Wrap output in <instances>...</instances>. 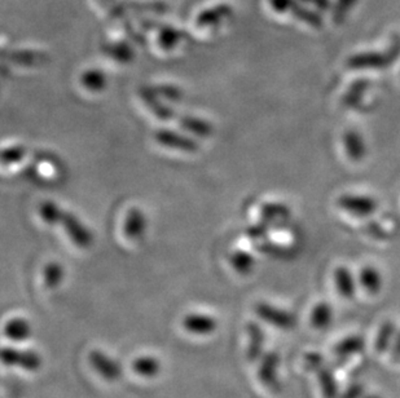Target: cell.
<instances>
[{
    "label": "cell",
    "instance_id": "obj_4",
    "mask_svg": "<svg viewBox=\"0 0 400 398\" xmlns=\"http://www.w3.org/2000/svg\"><path fill=\"white\" fill-rule=\"evenodd\" d=\"M88 362L92 366V369L107 381H116L122 375L121 363L116 359L109 357L101 350H91L88 354Z\"/></svg>",
    "mask_w": 400,
    "mask_h": 398
},
{
    "label": "cell",
    "instance_id": "obj_18",
    "mask_svg": "<svg viewBox=\"0 0 400 398\" xmlns=\"http://www.w3.org/2000/svg\"><path fill=\"white\" fill-rule=\"evenodd\" d=\"M161 369V361L153 356H141L132 362V370L143 378H156Z\"/></svg>",
    "mask_w": 400,
    "mask_h": 398
},
{
    "label": "cell",
    "instance_id": "obj_21",
    "mask_svg": "<svg viewBox=\"0 0 400 398\" xmlns=\"http://www.w3.org/2000/svg\"><path fill=\"white\" fill-rule=\"evenodd\" d=\"M80 83L91 92H101L107 88V74L98 69H88L80 75Z\"/></svg>",
    "mask_w": 400,
    "mask_h": 398
},
{
    "label": "cell",
    "instance_id": "obj_5",
    "mask_svg": "<svg viewBox=\"0 0 400 398\" xmlns=\"http://www.w3.org/2000/svg\"><path fill=\"white\" fill-rule=\"evenodd\" d=\"M60 224L64 226L69 238L80 248H87L92 243V234L87 226L79 220L74 214L64 211L60 219Z\"/></svg>",
    "mask_w": 400,
    "mask_h": 398
},
{
    "label": "cell",
    "instance_id": "obj_7",
    "mask_svg": "<svg viewBox=\"0 0 400 398\" xmlns=\"http://www.w3.org/2000/svg\"><path fill=\"white\" fill-rule=\"evenodd\" d=\"M139 96L141 98V101L147 105L148 109L156 116L159 120L164 122H168L175 117L174 110L170 107H167L166 104H164L159 100V95L157 93L156 88L148 87V86H143L139 89Z\"/></svg>",
    "mask_w": 400,
    "mask_h": 398
},
{
    "label": "cell",
    "instance_id": "obj_8",
    "mask_svg": "<svg viewBox=\"0 0 400 398\" xmlns=\"http://www.w3.org/2000/svg\"><path fill=\"white\" fill-rule=\"evenodd\" d=\"M279 354L276 352H268L261 359L258 370V378L264 386L274 392L280 390V383L277 378V366H279Z\"/></svg>",
    "mask_w": 400,
    "mask_h": 398
},
{
    "label": "cell",
    "instance_id": "obj_1",
    "mask_svg": "<svg viewBox=\"0 0 400 398\" xmlns=\"http://www.w3.org/2000/svg\"><path fill=\"white\" fill-rule=\"evenodd\" d=\"M1 362L6 366H17L26 371H38L42 368V357L35 350H21L6 347L1 350Z\"/></svg>",
    "mask_w": 400,
    "mask_h": 398
},
{
    "label": "cell",
    "instance_id": "obj_22",
    "mask_svg": "<svg viewBox=\"0 0 400 398\" xmlns=\"http://www.w3.org/2000/svg\"><path fill=\"white\" fill-rule=\"evenodd\" d=\"M310 320H311V325L313 327L318 330H324V329L329 327L333 320L332 307L325 301L319 302L318 305H315Z\"/></svg>",
    "mask_w": 400,
    "mask_h": 398
},
{
    "label": "cell",
    "instance_id": "obj_14",
    "mask_svg": "<svg viewBox=\"0 0 400 398\" xmlns=\"http://www.w3.org/2000/svg\"><path fill=\"white\" fill-rule=\"evenodd\" d=\"M334 282L338 293L345 299H352L356 292V281L347 266H337L334 271Z\"/></svg>",
    "mask_w": 400,
    "mask_h": 398
},
{
    "label": "cell",
    "instance_id": "obj_2",
    "mask_svg": "<svg viewBox=\"0 0 400 398\" xmlns=\"http://www.w3.org/2000/svg\"><path fill=\"white\" fill-rule=\"evenodd\" d=\"M337 204L345 212L358 217L371 216L379 208V202L371 195H343L338 197Z\"/></svg>",
    "mask_w": 400,
    "mask_h": 398
},
{
    "label": "cell",
    "instance_id": "obj_13",
    "mask_svg": "<svg viewBox=\"0 0 400 398\" xmlns=\"http://www.w3.org/2000/svg\"><path fill=\"white\" fill-rule=\"evenodd\" d=\"M249 335V345L246 350V357L249 361H256L262 357L264 347V332L256 322H249L246 326Z\"/></svg>",
    "mask_w": 400,
    "mask_h": 398
},
{
    "label": "cell",
    "instance_id": "obj_17",
    "mask_svg": "<svg viewBox=\"0 0 400 398\" xmlns=\"http://www.w3.org/2000/svg\"><path fill=\"white\" fill-rule=\"evenodd\" d=\"M103 52L107 57L116 60L121 64L131 62L135 57V52L130 43L127 42H116V43H107L103 46Z\"/></svg>",
    "mask_w": 400,
    "mask_h": 398
},
{
    "label": "cell",
    "instance_id": "obj_16",
    "mask_svg": "<svg viewBox=\"0 0 400 398\" xmlns=\"http://www.w3.org/2000/svg\"><path fill=\"white\" fill-rule=\"evenodd\" d=\"M177 118L179 125L183 127L186 131H189L191 134L197 135L200 137H209L213 135L214 132V127L207 122L205 119L201 118L192 117V116H180Z\"/></svg>",
    "mask_w": 400,
    "mask_h": 398
},
{
    "label": "cell",
    "instance_id": "obj_11",
    "mask_svg": "<svg viewBox=\"0 0 400 398\" xmlns=\"http://www.w3.org/2000/svg\"><path fill=\"white\" fill-rule=\"evenodd\" d=\"M234 15V8L229 4H218L211 8L202 10L197 19L195 25L198 28H209V26H216L219 25L225 19H228Z\"/></svg>",
    "mask_w": 400,
    "mask_h": 398
},
{
    "label": "cell",
    "instance_id": "obj_23",
    "mask_svg": "<svg viewBox=\"0 0 400 398\" xmlns=\"http://www.w3.org/2000/svg\"><path fill=\"white\" fill-rule=\"evenodd\" d=\"M183 37H184V33L182 30L165 25L158 31V44L165 51H171L175 48L179 42L183 39Z\"/></svg>",
    "mask_w": 400,
    "mask_h": 398
},
{
    "label": "cell",
    "instance_id": "obj_20",
    "mask_svg": "<svg viewBox=\"0 0 400 398\" xmlns=\"http://www.w3.org/2000/svg\"><path fill=\"white\" fill-rule=\"evenodd\" d=\"M4 334L8 339L13 340V341H24V340L29 339L31 335V326L25 318L16 317L6 323Z\"/></svg>",
    "mask_w": 400,
    "mask_h": 398
},
{
    "label": "cell",
    "instance_id": "obj_32",
    "mask_svg": "<svg viewBox=\"0 0 400 398\" xmlns=\"http://www.w3.org/2000/svg\"><path fill=\"white\" fill-rule=\"evenodd\" d=\"M267 233V226L264 224H256L247 230V235L252 238H262Z\"/></svg>",
    "mask_w": 400,
    "mask_h": 398
},
{
    "label": "cell",
    "instance_id": "obj_12",
    "mask_svg": "<svg viewBox=\"0 0 400 398\" xmlns=\"http://www.w3.org/2000/svg\"><path fill=\"white\" fill-rule=\"evenodd\" d=\"M147 228V217L137 207L130 208L123 225V233L128 239L140 238Z\"/></svg>",
    "mask_w": 400,
    "mask_h": 398
},
{
    "label": "cell",
    "instance_id": "obj_10",
    "mask_svg": "<svg viewBox=\"0 0 400 398\" xmlns=\"http://www.w3.org/2000/svg\"><path fill=\"white\" fill-rule=\"evenodd\" d=\"M183 327L188 332L195 335H210L218 327V323L214 317L207 314H197L191 313L183 318Z\"/></svg>",
    "mask_w": 400,
    "mask_h": 398
},
{
    "label": "cell",
    "instance_id": "obj_31",
    "mask_svg": "<svg viewBox=\"0 0 400 398\" xmlns=\"http://www.w3.org/2000/svg\"><path fill=\"white\" fill-rule=\"evenodd\" d=\"M361 347H363V341H361L360 338H349V339L345 340V341H342L341 344L338 345V353L340 354H347V353H354V352H356V350H360Z\"/></svg>",
    "mask_w": 400,
    "mask_h": 398
},
{
    "label": "cell",
    "instance_id": "obj_15",
    "mask_svg": "<svg viewBox=\"0 0 400 398\" xmlns=\"http://www.w3.org/2000/svg\"><path fill=\"white\" fill-rule=\"evenodd\" d=\"M359 283L369 295H377L382 289V275L377 268L372 265L363 266L359 272Z\"/></svg>",
    "mask_w": 400,
    "mask_h": 398
},
{
    "label": "cell",
    "instance_id": "obj_6",
    "mask_svg": "<svg viewBox=\"0 0 400 398\" xmlns=\"http://www.w3.org/2000/svg\"><path fill=\"white\" fill-rule=\"evenodd\" d=\"M155 138L159 145L166 146L170 149H176L184 153H197L198 143L192 137L184 136L170 129H158L155 134Z\"/></svg>",
    "mask_w": 400,
    "mask_h": 398
},
{
    "label": "cell",
    "instance_id": "obj_30",
    "mask_svg": "<svg viewBox=\"0 0 400 398\" xmlns=\"http://www.w3.org/2000/svg\"><path fill=\"white\" fill-rule=\"evenodd\" d=\"M394 331H395V327H394V325L391 322H385L382 325L379 338H377V348L379 350H383L388 348Z\"/></svg>",
    "mask_w": 400,
    "mask_h": 398
},
{
    "label": "cell",
    "instance_id": "obj_25",
    "mask_svg": "<svg viewBox=\"0 0 400 398\" xmlns=\"http://www.w3.org/2000/svg\"><path fill=\"white\" fill-rule=\"evenodd\" d=\"M290 210L283 203H266L262 207V217L266 221H283L289 219Z\"/></svg>",
    "mask_w": 400,
    "mask_h": 398
},
{
    "label": "cell",
    "instance_id": "obj_9",
    "mask_svg": "<svg viewBox=\"0 0 400 398\" xmlns=\"http://www.w3.org/2000/svg\"><path fill=\"white\" fill-rule=\"evenodd\" d=\"M343 145L349 159L355 163L364 161L368 153L364 137L355 129H349L343 134Z\"/></svg>",
    "mask_w": 400,
    "mask_h": 398
},
{
    "label": "cell",
    "instance_id": "obj_19",
    "mask_svg": "<svg viewBox=\"0 0 400 398\" xmlns=\"http://www.w3.org/2000/svg\"><path fill=\"white\" fill-rule=\"evenodd\" d=\"M8 59L12 62L19 64V65L34 66V65H38V64H42L43 61H46L49 59V56L44 52L34 51V49H17V51L10 52Z\"/></svg>",
    "mask_w": 400,
    "mask_h": 398
},
{
    "label": "cell",
    "instance_id": "obj_28",
    "mask_svg": "<svg viewBox=\"0 0 400 398\" xmlns=\"http://www.w3.org/2000/svg\"><path fill=\"white\" fill-rule=\"evenodd\" d=\"M26 154V147L22 145L10 146L3 149L1 152V162L3 165H15L19 163Z\"/></svg>",
    "mask_w": 400,
    "mask_h": 398
},
{
    "label": "cell",
    "instance_id": "obj_24",
    "mask_svg": "<svg viewBox=\"0 0 400 398\" xmlns=\"http://www.w3.org/2000/svg\"><path fill=\"white\" fill-rule=\"evenodd\" d=\"M231 264L234 268V271L243 275H246L252 272L255 266V259L252 253L246 251H236L231 256Z\"/></svg>",
    "mask_w": 400,
    "mask_h": 398
},
{
    "label": "cell",
    "instance_id": "obj_29",
    "mask_svg": "<svg viewBox=\"0 0 400 398\" xmlns=\"http://www.w3.org/2000/svg\"><path fill=\"white\" fill-rule=\"evenodd\" d=\"M156 91L159 96L170 100V101H174V102H179L183 98L182 89L176 87V86H171V84H161V86L156 87Z\"/></svg>",
    "mask_w": 400,
    "mask_h": 398
},
{
    "label": "cell",
    "instance_id": "obj_3",
    "mask_svg": "<svg viewBox=\"0 0 400 398\" xmlns=\"http://www.w3.org/2000/svg\"><path fill=\"white\" fill-rule=\"evenodd\" d=\"M255 313L259 318H262L264 322L272 325L277 329L290 330L297 325V318H295L293 313L285 311V309H280V308L271 305L268 302H264V301H261L255 305Z\"/></svg>",
    "mask_w": 400,
    "mask_h": 398
},
{
    "label": "cell",
    "instance_id": "obj_26",
    "mask_svg": "<svg viewBox=\"0 0 400 398\" xmlns=\"http://www.w3.org/2000/svg\"><path fill=\"white\" fill-rule=\"evenodd\" d=\"M43 275H44L46 287L55 289L59 286L64 278V268L60 265L59 262H49L44 266Z\"/></svg>",
    "mask_w": 400,
    "mask_h": 398
},
{
    "label": "cell",
    "instance_id": "obj_27",
    "mask_svg": "<svg viewBox=\"0 0 400 398\" xmlns=\"http://www.w3.org/2000/svg\"><path fill=\"white\" fill-rule=\"evenodd\" d=\"M62 212H64V210L60 208L59 204L55 203L52 201H44L40 206V217L43 219L44 223L49 224V225L60 224V219H61Z\"/></svg>",
    "mask_w": 400,
    "mask_h": 398
}]
</instances>
